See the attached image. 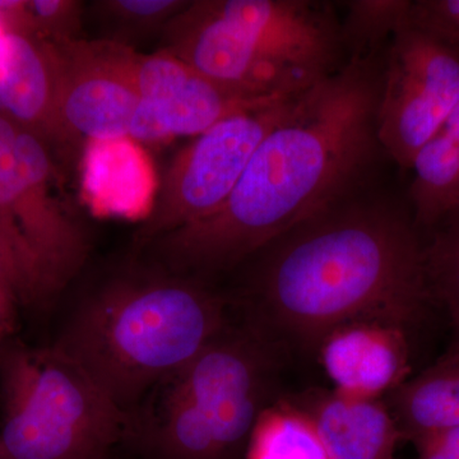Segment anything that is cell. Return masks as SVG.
Segmentation results:
<instances>
[{
    "mask_svg": "<svg viewBox=\"0 0 459 459\" xmlns=\"http://www.w3.org/2000/svg\"><path fill=\"white\" fill-rule=\"evenodd\" d=\"M292 402L313 420L331 459H395L403 437L385 401L314 389Z\"/></svg>",
    "mask_w": 459,
    "mask_h": 459,
    "instance_id": "obj_12",
    "label": "cell"
},
{
    "mask_svg": "<svg viewBox=\"0 0 459 459\" xmlns=\"http://www.w3.org/2000/svg\"><path fill=\"white\" fill-rule=\"evenodd\" d=\"M410 186L412 219L434 229L459 210V105L416 156Z\"/></svg>",
    "mask_w": 459,
    "mask_h": 459,
    "instance_id": "obj_14",
    "label": "cell"
},
{
    "mask_svg": "<svg viewBox=\"0 0 459 459\" xmlns=\"http://www.w3.org/2000/svg\"><path fill=\"white\" fill-rule=\"evenodd\" d=\"M341 20L344 53L349 59L379 56L409 21L410 0H352Z\"/></svg>",
    "mask_w": 459,
    "mask_h": 459,
    "instance_id": "obj_17",
    "label": "cell"
},
{
    "mask_svg": "<svg viewBox=\"0 0 459 459\" xmlns=\"http://www.w3.org/2000/svg\"><path fill=\"white\" fill-rule=\"evenodd\" d=\"M380 56L350 59L305 92L256 147L210 216L138 249L142 261L202 281L249 261L292 229L356 195L377 153Z\"/></svg>",
    "mask_w": 459,
    "mask_h": 459,
    "instance_id": "obj_1",
    "label": "cell"
},
{
    "mask_svg": "<svg viewBox=\"0 0 459 459\" xmlns=\"http://www.w3.org/2000/svg\"><path fill=\"white\" fill-rule=\"evenodd\" d=\"M434 229L433 241L425 247L429 285L451 314L459 343V210Z\"/></svg>",
    "mask_w": 459,
    "mask_h": 459,
    "instance_id": "obj_19",
    "label": "cell"
},
{
    "mask_svg": "<svg viewBox=\"0 0 459 459\" xmlns=\"http://www.w3.org/2000/svg\"><path fill=\"white\" fill-rule=\"evenodd\" d=\"M320 364L333 391L382 400L410 376L406 327L385 319H358L329 332L319 343Z\"/></svg>",
    "mask_w": 459,
    "mask_h": 459,
    "instance_id": "obj_11",
    "label": "cell"
},
{
    "mask_svg": "<svg viewBox=\"0 0 459 459\" xmlns=\"http://www.w3.org/2000/svg\"><path fill=\"white\" fill-rule=\"evenodd\" d=\"M0 459H105L129 418L56 346L0 344Z\"/></svg>",
    "mask_w": 459,
    "mask_h": 459,
    "instance_id": "obj_6",
    "label": "cell"
},
{
    "mask_svg": "<svg viewBox=\"0 0 459 459\" xmlns=\"http://www.w3.org/2000/svg\"><path fill=\"white\" fill-rule=\"evenodd\" d=\"M418 229L394 204L356 195L292 229L252 258L253 331L316 351L352 320L407 327L433 296Z\"/></svg>",
    "mask_w": 459,
    "mask_h": 459,
    "instance_id": "obj_2",
    "label": "cell"
},
{
    "mask_svg": "<svg viewBox=\"0 0 459 459\" xmlns=\"http://www.w3.org/2000/svg\"><path fill=\"white\" fill-rule=\"evenodd\" d=\"M83 188L101 213L132 216L150 210L155 197L152 169L132 138L86 142Z\"/></svg>",
    "mask_w": 459,
    "mask_h": 459,
    "instance_id": "obj_13",
    "label": "cell"
},
{
    "mask_svg": "<svg viewBox=\"0 0 459 459\" xmlns=\"http://www.w3.org/2000/svg\"><path fill=\"white\" fill-rule=\"evenodd\" d=\"M403 440L459 428V349L419 376L409 377L385 401Z\"/></svg>",
    "mask_w": 459,
    "mask_h": 459,
    "instance_id": "obj_15",
    "label": "cell"
},
{
    "mask_svg": "<svg viewBox=\"0 0 459 459\" xmlns=\"http://www.w3.org/2000/svg\"><path fill=\"white\" fill-rule=\"evenodd\" d=\"M60 179L47 142L0 110V221L25 262L33 303L63 291L89 256V234Z\"/></svg>",
    "mask_w": 459,
    "mask_h": 459,
    "instance_id": "obj_7",
    "label": "cell"
},
{
    "mask_svg": "<svg viewBox=\"0 0 459 459\" xmlns=\"http://www.w3.org/2000/svg\"><path fill=\"white\" fill-rule=\"evenodd\" d=\"M188 4L184 0H102L92 3V9L110 31L105 40L129 47V41L164 31Z\"/></svg>",
    "mask_w": 459,
    "mask_h": 459,
    "instance_id": "obj_18",
    "label": "cell"
},
{
    "mask_svg": "<svg viewBox=\"0 0 459 459\" xmlns=\"http://www.w3.org/2000/svg\"><path fill=\"white\" fill-rule=\"evenodd\" d=\"M303 95L230 115L193 137L174 157L156 188L152 204L135 232L137 249L221 207L256 147Z\"/></svg>",
    "mask_w": 459,
    "mask_h": 459,
    "instance_id": "obj_8",
    "label": "cell"
},
{
    "mask_svg": "<svg viewBox=\"0 0 459 459\" xmlns=\"http://www.w3.org/2000/svg\"><path fill=\"white\" fill-rule=\"evenodd\" d=\"M246 459H331L313 420L294 402L268 404L259 415Z\"/></svg>",
    "mask_w": 459,
    "mask_h": 459,
    "instance_id": "obj_16",
    "label": "cell"
},
{
    "mask_svg": "<svg viewBox=\"0 0 459 459\" xmlns=\"http://www.w3.org/2000/svg\"><path fill=\"white\" fill-rule=\"evenodd\" d=\"M27 22L33 33L47 42L75 40L81 30L83 4L74 0L23 2Z\"/></svg>",
    "mask_w": 459,
    "mask_h": 459,
    "instance_id": "obj_21",
    "label": "cell"
},
{
    "mask_svg": "<svg viewBox=\"0 0 459 459\" xmlns=\"http://www.w3.org/2000/svg\"><path fill=\"white\" fill-rule=\"evenodd\" d=\"M228 327L225 300L201 280L143 262L84 296L54 346L129 418Z\"/></svg>",
    "mask_w": 459,
    "mask_h": 459,
    "instance_id": "obj_3",
    "label": "cell"
},
{
    "mask_svg": "<svg viewBox=\"0 0 459 459\" xmlns=\"http://www.w3.org/2000/svg\"><path fill=\"white\" fill-rule=\"evenodd\" d=\"M412 444L416 459H459V428L425 435Z\"/></svg>",
    "mask_w": 459,
    "mask_h": 459,
    "instance_id": "obj_23",
    "label": "cell"
},
{
    "mask_svg": "<svg viewBox=\"0 0 459 459\" xmlns=\"http://www.w3.org/2000/svg\"><path fill=\"white\" fill-rule=\"evenodd\" d=\"M407 23L459 51V0L411 2Z\"/></svg>",
    "mask_w": 459,
    "mask_h": 459,
    "instance_id": "obj_22",
    "label": "cell"
},
{
    "mask_svg": "<svg viewBox=\"0 0 459 459\" xmlns=\"http://www.w3.org/2000/svg\"><path fill=\"white\" fill-rule=\"evenodd\" d=\"M48 44L57 124L69 146L129 137L140 98L124 68L122 45L81 38Z\"/></svg>",
    "mask_w": 459,
    "mask_h": 459,
    "instance_id": "obj_10",
    "label": "cell"
},
{
    "mask_svg": "<svg viewBox=\"0 0 459 459\" xmlns=\"http://www.w3.org/2000/svg\"><path fill=\"white\" fill-rule=\"evenodd\" d=\"M161 50L238 98H296L346 60L341 20L310 0H197L165 27Z\"/></svg>",
    "mask_w": 459,
    "mask_h": 459,
    "instance_id": "obj_4",
    "label": "cell"
},
{
    "mask_svg": "<svg viewBox=\"0 0 459 459\" xmlns=\"http://www.w3.org/2000/svg\"><path fill=\"white\" fill-rule=\"evenodd\" d=\"M273 364L270 342L228 327L147 394L126 437L146 459H243L268 406Z\"/></svg>",
    "mask_w": 459,
    "mask_h": 459,
    "instance_id": "obj_5",
    "label": "cell"
},
{
    "mask_svg": "<svg viewBox=\"0 0 459 459\" xmlns=\"http://www.w3.org/2000/svg\"><path fill=\"white\" fill-rule=\"evenodd\" d=\"M33 303L29 272L11 232L0 221V344L16 329L18 307Z\"/></svg>",
    "mask_w": 459,
    "mask_h": 459,
    "instance_id": "obj_20",
    "label": "cell"
},
{
    "mask_svg": "<svg viewBox=\"0 0 459 459\" xmlns=\"http://www.w3.org/2000/svg\"><path fill=\"white\" fill-rule=\"evenodd\" d=\"M458 105L459 51L406 23L389 42L383 65L377 107L383 152L410 169Z\"/></svg>",
    "mask_w": 459,
    "mask_h": 459,
    "instance_id": "obj_9",
    "label": "cell"
}]
</instances>
